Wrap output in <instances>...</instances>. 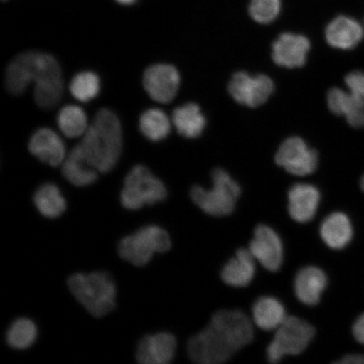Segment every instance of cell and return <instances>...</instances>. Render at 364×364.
<instances>
[{"label": "cell", "mask_w": 364, "mask_h": 364, "mask_svg": "<svg viewBox=\"0 0 364 364\" xmlns=\"http://www.w3.org/2000/svg\"><path fill=\"white\" fill-rule=\"evenodd\" d=\"M252 321L240 311H220L209 324L190 339L188 351L195 363H225L245 346L252 343Z\"/></svg>", "instance_id": "1"}, {"label": "cell", "mask_w": 364, "mask_h": 364, "mask_svg": "<svg viewBox=\"0 0 364 364\" xmlns=\"http://www.w3.org/2000/svg\"><path fill=\"white\" fill-rule=\"evenodd\" d=\"M88 165L100 173L110 172L122 154V132L116 114L101 109L79 144Z\"/></svg>", "instance_id": "2"}, {"label": "cell", "mask_w": 364, "mask_h": 364, "mask_svg": "<svg viewBox=\"0 0 364 364\" xmlns=\"http://www.w3.org/2000/svg\"><path fill=\"white\" fill-rule=\"evenodd\" d=\"M68 286L75 299L95 317L107 316L115 309L117 287L107 272L76 273L68 279Z\"/></svg>", "instance_id": "3"}, {"label": "cell", "mask_w": 364, "mask_h": 364, "mask_svg": "<svg viewBox=\"0 0 364 364\" xmlns=\"http://www.w3.org/2000/svg\"><path fill=\"white\" fill-rule=\"evenodd\" d=\"M213 188L206 190L195 186L191 190L193 203L209 215L222 217L230 215L235 210L241 193L240 186L225 170H213Z\"/></svg>", "instance_id": "4"}, {"label": "cell", "mask_w": 364, "mask_h": 364, "mask_svg": "<svg viewBox=\"0 0 364 364\" xmlns=\"http://www.w3.org/2000/svg\"><path fill=\"white\" fill-rule=\"evenodd\" d=\"M171 247L170 235L165 230L157 225H147L122 239L118 253L122 259L134 266L144 267L154 254L166 252Z\"/></svg>", "instance_id": "5"}, {"label": "cell", "mask_w": 364, "mask_h": 364, "mask_svg": "<svg viewBox=\"0 0 364 364\" xmlns=\"http://www.w3.org/2000/svg\"><path fill=\"white\" fill-rule=\"evenodd\" d=\"M166 197L165 184L142 165L135 166L127 175L120 196L122 206L129 210H139L145 205L162 202Z\"/></svg>", "instance_id": "6"}, {"label": "cell", "mask_w": 364, "mask_h": 364, "mask_svg": "<svg viewBox=\"0 0 364 364\" xmlns=\"http://www.w3.org/2000/svg\"><path fill=\"white\" fill-rule=\"evenodd\" d=\"M275 331L267 348V358L272 363L280 362L288 355L303 353L316 335L312 325L296 316L287 317Z\"/></svg>", "instance_id": "7"}, {"label": "cell", "mask_w": 364, "mask_h": 364, "mask_svg": "<svg viewBox=\"0 0 364 364\" xmlns=\"http://www.w3.org/2000/svg\"><path fill=\"white\" fill-rule=\"evenodd\" d=\"M33 83L35 101L39 107L51 110L61 101L63 93L61 68L50 54L36 53Z\"/></svg>", "instance_id": "8"}, {"label": "cell", "mask_w": 364, "mask_h": 364, "mask_svg": "<svg viewBox=\"0 0 364 364\" xmlns=\"http://www.w3.org/2000/svg\"><path fill=\"white\" fill-rule=\"evenodd\" d=\"M276 163L289 174L306 176L317 169L318 154L309 148L299 136H291L282 144L276 154Z\"/></svg>", "instance_id": "9"}, {"label": "cell", "mask_w": 364, "mask_h": 364, "mask_svg": "<svg viewBox=\"0 0 364 364\" xmlns=\"http://www.w3.org/2000/svg\"><path fill=\"white\" fill-rule=\"evenodd\" d=\"M274 89L273 81L267 75L252 76L245 72L236 73L229 85L230 94L235 101L249 107L262 106Z\"/></svg>", "instance_id": "10"}, {"label": "cell", "mask_w": 364, "mask_h": 364, "mask_svg": "<svg viewBox=\"0 0 364 364\" xmlns=\"http://www.w3.org/2000/svg\"><path fill=\"white\" fill-rule=\"evenodd\" d=\"M180 81V74L176 68L158 63L149 66L145 70L143 84L145 90L154 102L167 104L176 97Z\"/></svg>", "instance_id": "11"}, {"label": "cell", "mask_w": 364, "mask_h": 364, "mask_svg": "<svg viewBox=\"0 0 364 364\" xmlns=\"http://www.w3.org/2000/svg\"><path fill=\"white\" fill-rule=\"evenodd\" d=\"M250 253L256 261L270 272L280 269L284 261V247L279 235L269 226L258 225L250 241Z\"/></svg>", "instance_id": "12"}, {"label": "cell", "mask_w": 364, "mask_h": 364, "mask_svg": "<svg viewBox=\"0 0 364 364\" xmlns=\"http://www.w3.org/2000/svg\"><path fill=\"white\" fill-rule=\"evenodd\" d=\"M309 49L311 43L306 36L283 33L272 44V57L281 67L300 68L306 65Z\"/></svg>", "instance_id": "13"}, {"label": "cell", "mask_w": 364, "mask_h": 364, "mask_svg": "<svg viewBox=\"0 0 364 364\" xmlns=\"http://www.w3.org/2000/svg\"><path fill=\"white\" fill-rule=\"evenodd\" d=\"M176 340L168 332L145 336L138 346L136 359L143 364H166L175 357Z\"/></svg>", "instance_id": "14"}, {"label": "cell", "mask_w": 364, "mask_h": 364, "mask_svg": "<svg viewBox=\"0 0 364 364\" xmlns=\"http://www.w3.org/2000/svg\"><path fill=\"white\" fill-rule=\"evenodd\" d=\"M289 213L298 223L313 220L321 202V193L315 186L308 183L295 184L289 191Z\"/></svg>", "instance_id": "15"}, {"label": "cell", "mask_w": 364, "mask_h": 364, "mask_svg": "<svg viewBox=\"0 0 364 364\" xmlns=\"http://www.w3.org/2000/svg\"><path fill=\"white\" fill-rule=\"evenodd\" d=\"M29 150L40 161L53 167L62 165L66 158L65 145L50 129H41L31 136Z\"/></svg>", "instance_id": "16"}, {"label": "cell", "mask_w": 364, "mask_h": 364, "mask_svg": "<svg viewBox=\"0 0 364 364\" xmlns=\"http://www.w3.org/2000/svg\"><path fill=\"white\" fill-rule=\"evenodd\" d=\"M327 286L326 273L320 268H302L294 279V292L299 301L309 306H316Z\"/></svg>", "instance_id": "17"}, {"label": "cell", "mask_w": 364, "mask_h": 364, "mask_svg": "<svg viewBox=\"0 0 364 364\" xmlns=\"http://www.w3.org/2000/svg\"><path fill=\"white\" fill-rule=\"evenodd\" d=\"M326 38L332 48L350 50L363 38V27L352 18L341 16L332 21L326 30Z\"/></svg>", "instance_id": "18"}, {"label": "cell", "mask_w": 364, "mask_h": 364, "mask_svg": "<svg viewBox=\"0 0 364 364\" xmlns=\"http://www.w3.org/2000/svg\"><path fill=\"white\" fill-rule=\"evenodd\" d=\"M36 51L18 54L9 63L6 73V87L9 93L21 95L33 82Z\"/></svg>", "instance_id": "19"}, {"label": "cell", "mask_w": 364, "mask_h": 364, "mask_svg": "<svg viewBox=\"0 0 364 364\" xmlns=\"http://www.w3.org/2000/svg\"><path fill=\"white\" fill-rule=\"evenodd\" d=\"M256 273V259L249 249H240L221 272L222 280L228 285L243 288L250 284Z\"/></svg>", "instance_id": "20"}, {"label": "cell", "mask_w": 364, "mask_h": 364, "mask_svg": "<svg viewBox=\"0 0 364 364\" xmlns=\"http://www.w3.org/2000/svg\"><path fill=\"white\" fill-rule=\"evenodd\" d=\"M321 239L331 249H343L352 240L353 229L349 218L343 213H331L322 222Z\"/></svg>", "instance_id": "21"}, {"label": "cell", "mask_w": 364, "mask_h": 364, "mask_svg": "<svg viewBox=\"0 0 364 364\" xmlns=\"http://www.w3.org/2000/svg\"><path fill=\"white\" fill-rule=\"evenodd\" d=\"M287 317L284 304L272 296H263L253 304V322L264 331H276Z\"/></svg>", "instance_id": "22"}, {"label": "cell", "mask_w": 364, "mask_h": 364, "mask_svg": "<svg viewBox=\"0 0 364 364\" xmlns=\"http://www.w3.org/2000/svg\"><path fill=\"white\" fill-rule=\"evenodd\" d=\"M97 172L85 161L79 145L71 150L62 164L63 176L76 186L93 184L97 180Z\"/></svg>", "instance_id": "23"}, {"label": "cell", "mask_w": 364, "mask_h": 364, "mask_svg": "<svg viewBox=\"0 0 364 364\" xmlns=\"http://www.w3.org/2000/svg\"><path fill=\"white\" fill-rule=\"evenodd\" d=\"M172 121L178 133L188 139L198 138L206 127V118L194 103L177 107L173 112Z\"/></svg>", "instance_id": "24"}, {"label": "cell", "mask_w": 364, "mask_h": 364, "mask_svg": "<svg viewBox=\"0 0 364 364\" xmlns=\"http://www.w3.org/2000/svg\"><path fill=\"white\" fill-rule=\"evenodd\" d=\"M33 201L41 215L48 218L60 217L67 208L60 190L53 183L41 186L34 194Z\"/></svg>", "instance_id": "25"}, {"label": "cell", "mask_w": 364, "mask_h": 364, "mask_svg": "<svg viewBox=\"0 0 364 364\" xmlns=\"http://www.w3.org/2000/svg\"><path fill=\"white\" fill-rule=\"evenodd\" d=\"M139 127L142 134L152 142L165 139L171 133L170 118L159 109L145 111L140 117Z\"/></svg>", "instance_id": "26"}, {"label": "cell", "mask_w": 364, "mask_h": 364, "mask_svg": "<svg viewBox=\"0 0 364 364\" xmlns=\"http://www.w3.org/2000/svg\"><path fill=\"white\" fill-rule=\"evenodd\" d=\"M58 124L68 138L83 136L89 127L83 109L75 105H68L62 108L58 113Z\"/></svg>", "instance_id": "27"}, {"label": "cell", "mask_w": 364, "mask_h": 364, "mask_svg": "<svg viewBox=\"0 0 364 364\" xmlns=\"http://www.w3.org/2000/svg\"><path fill=\"white\" fill-rule=\"evenodd\" d=\"M38 338V328L28 318H19L7 331L6 341L14 349L25 350L33 346Z\"/></svg>", "instance_id": "28"}, {"label": "cell", "mask_w": 364, "mask_h": 364, "mask_svg": "<svg viewBox=\"0 0 364 364\" xmlns=\"http://www.w3.org/2000/svg\"><path fill=\"white\" fill-rule=\"evenodd\" d=\"M70 89L73 97L78 101L88 102L97 97L101 89V81L93 72H81L73 78Z\"/></svg>", "instance_id": "29"}, {"label": "cell", "mask_w": 364, "mask_h": 364, "mask_svg": "<svg viewBox=\"0 0 364 364\" xmlns=\"http://www.w3.org/2000/svg\"><path fill=\"white\" fill-rule=\"evenodd\" d=\"M281 0H252L250 4V16L261 24H269L279 16Z\"/></svg>", "instance_id": "30"}, {"label": "cell", "mask_w": 364, "mask_h": 364, "mask_svg": "<svg viewBox=\"0 0 364 364\" xmlns=\"http://www.w3.org/2000/svg\"><path fill=\"white\" fill-rule=\"evenodd\" d=\"M344 117L352 127H364V90H349Z\"/></svg>", "instance_id": "31"}, {"label": "cell", "mask_w": 364, "mask_h": 364, "mask_svg": "<svg viewBox=\"0 0 364 364\" xmlns=\"http://www.w3.org/2000/svg\"><path fill=\"white\" fill-rule=\"evenodd\" d=\"M348 92L339 88H332L327 95V103L332 113L344 116L348 100Z\"/></svg>", "instance_id": "32"}, {"label": "cell", "mask_w": 364, "mask_h": 364, "mask_svg": "<svg viewBox=\"0 0 364 364\" xmlns=\"http://www.w3.org/2000/svg\"><path fill=\"white\" fill-rule=\"evenodd\" d=\"M353 332L354 338L364 345V314L354 323Z\"/></svg>", "instance_id": "33"}, {"label": "cell", "mask_w": 364, "mask_h": 364, "mask_svg": "<svg viewBox=\"0 0 364 364\" xmlns=\"http://www.w3.org/2000/svg\"><path fill=\"white\" fill-rule=\"evenodd\" d=\"M339 364H364V356L363 355L352 354L348 355L341 359V360L336 362Z\"/></svg>", "instance_id": "34"}, {"label": "cell", "mask_w": 364, "mask_h": 364, "mask_svg": "<svg viewBox=\"0 0 364 364\" xmlns=\"http://www.w3.org/2000/svg\"><path fill=\"white\" fill-rule=\"evenodd\" d=\"M117 3L124 4V6H129V4H134L136 0H116Z\"/></svg>", "instance_id": "35"}, {"label": "cell", "mask_w": 364, "mask_h": 364, "mask_svg": "<svg viewBox=\"0 0 364 364\" xmlns=\"http://www.w3.org/2000/svg\"><path fill=\"white\" fill-rule=\"evenodd\" d=\"M361 188L363 189V191L364 192V176L362 177V180H361Z\"/></svg>", "instance_id": "36"}, {"label": "cell", "mask_w": 364, "mask_h": 364, "mask_svg": "<svg viewBox=\"0 0 364 364\" xmlns=\"http://www.w3.org/2000/svg\"><path fill=\"white\" fill-rule=\"evenodd\" d=\"M3 1H6V0H3Z\"/></svg>", "instance_id": "37"}]
</instances>
